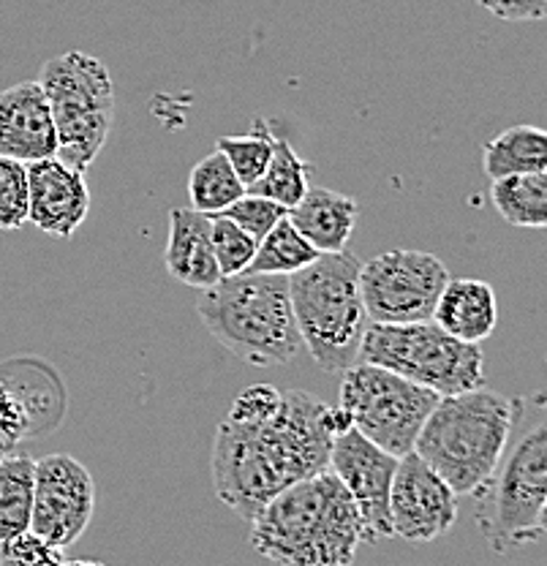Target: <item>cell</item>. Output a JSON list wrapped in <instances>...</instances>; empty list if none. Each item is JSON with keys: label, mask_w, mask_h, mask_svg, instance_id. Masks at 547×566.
Segmentation results:
<instances>
[{"label": "cell", "mask_w": 547, "mask_h": 566, "mask_svg": "<svg viewBox=\"0 0 547 566\" xmlns=\"http://www.w3.org/2000/svg\"><path fill=\"white\" fill-rule=\"evenodd\" d=\"M349 428L344 411L299 389H243L215 430V495L251 523L286 488L327 471L335 436Z\"/></svg>", "instance_id": "obj_1"}, {"label": "cell", "mask_w": 547, "mask_h": 566, "mask_svg": "<svg viewBox=\"0 0 547 566\" xmlns=\"http://www.w3.org/2000/svg\"><path fill=\"white\" fill-rule=\"evenodd\" d=\"M251 545L275 566H351L362 517L333 471L286 488L256 512Z\"/></svg>", "instance_id": "obj_2"}, {"label": "cell", "mask_w": 547, "mask_h": 566, "mask_svg": "<svg viewBox=\"0 0 547 566\" xmlns=\"http://www.w3.org/2000/svg\"><path fill=\"white\" fill-rule=\"evenodd\" d=\"M547 409L545 395L517 398L515 424L491 485L476 495L474 523L493 553H512L545 536Z\"/></svg>", "instance_id": "obj_3"}, {"label": "cell", "mask_w": 547, "mask_h": 566, "mask_svg": "<svg viewBox=\"0 0 547 566\" xmlns=\"http://www.w3.org/2000/svg\"><path fill=\"white\" fill-rule=\"evenodd\" d=\"M517 398L469 389L444 395L433 406L414 441V452L452 488V493L480 495L491 485L515 424Z\"/></svg>", "instance_id": "obj_4"}, {"label": "cell", "mask_w": 547, "mask_h": 566, "mask_svg": "<svg viewBox=\"0 0 547 566\" xmlns=\"http://www.w3.org/2000/svg\"><path fill=\"white\" fill-rule=\"evenodd\" d=\"M197 314L215 340L245 363L281 365L303 352L294 322L290 279L240 273L202 289Z\"/></svg>", "instance_id": "obj_5"}, {"label": "cell", "mask_w": 547, "mask_h": 566, "mask_svg": "<svg viewBox=\"0 0 547 566\" xmlns=\"http://www.w3.org/2000/svg\"><path fill=\"white\" fill-rule=\"evenodd\" d=\"M360 259L349 251L319 253L290 275V297L303 346L325 374H346L360 363L368 316L360 297Z\"/></svg>", "instance_id": "obj_6"}, {"label": "cell", "mask_w": 547, "mask_h": 566, "mask_svg": "<svg viewBox=\"0 0 547 566\" xmlns=\"http://www.w3.org/2000/svg\"><path fill=\"white\" fill-rule=\"evenodd\" d=\"M36 82L55 123V158L85 175L115 123V87L107 66L87 52L69 50L50 57Z\"/></svg>", "instance_id": "obj_7"}, {"label": "cell", "mask_w": 547, "mask_h": 566, "mask_svg": "<svg viewBox=\"0 0 547 566\" xmlns=\"http://www.w3.org/2000/svg\"><path fill=\"white\" fill-rule=\"evenodd\" d=\"M360 363L392 370L441 398L485 387V354L480 346L452 338L433 322L368 324Z\"/></svg>", "instance_id": "obj_8"}, {"label": "cell", "mask_w": 547, "mask_h": 566, "mask_svg": "<svg viewBox=\"0 0 547 566\" xmlns=\"http://www.w3.org/2000/svg\"><path fill=\"white\" fill-rule=\"evenodd\" d=\"M439 398L441 395L411 385L392 370L357 363L340 381L338 409L370 444L403 458L414 452L417 436Z\"/></svg>", "instance_id": "obj_9"}, {"label": "cell", "mask_w": 547, "mask_h": 566, "mask_svg": "<svg viewBox=\"0 0 547 566\" xmlns=\"http://www.w3.org/2000/svg\"><path fill=\"white\" fill-rule=\"evenodd\" d=\"M450 281L436 253L398 248L360 264V297L370 324L431 322Z\"/></svg>", "instance_id": "obj_10"}, {"label": "cell", "mask_w": 547, "mask_h": 566, "mask_svg": "<svg viewBox=\"0 0 547 566\" xmlns=\"http://www.w3.org/2000/svg\"><path fill=\"white\" fill-rule=\"evenodd\" d=\"M93 510L96 485L80 460L61 452L36 460L31 534L57 551H66L91 526Z\"/></svg>", "instance_id": "obj_11"}, {"label": "cell", "mask_w": 547, "mask_h": 566, "mask_svg": "<svg viewBox=\"0 0 547 566\" xmlns=\"http://www.w3.org/2000/svg\"><path fill=\"white\" fill-rule=\"evenodd\" d=\"M396 469L398 458L370 444L355 428L335 436L333 450H329V471L338 476L340 485L357 504L368 545L392 536L390 488Z\"/></svg>", "instance_id": "obj_12"}, {"label": "cell", "mask_w": 547, "mask_h": 566, "mask_svg": "<svg viewBox=\"0 0 547 566\" xmlns=\"http://www.w3.org/2000/svg\"><path fill=\"white\" fill-rule=\"evenodd\" d=\"M457 521V495L417 452L398 458L390 488L392 536L414 545L439 539Z\"/></svg>", "instance_id": "obj_13"}, {"label": "cell", "mask_w": 547, "mask_h": 566, "mask_svg": "<svg viewBox=\"0 0 547 566\" xmlns=\"http://www.w3.org/2000/svg\"><path fill=\"white\" fill-rule=\"evenodd\" d=\"M28 172V223L50 238L69 240L85 223L91 210V188L85 175L57 161L25 164Z\"/></svg>", "instance_id": "obj_14"}, {"label": "cell", "mask_w": 547, "mask_h": 566, "mask_svg": "<svg viewBox=\"0 0 547 566\" xmlns=\"http://www.w3.org/2000/svg\"><path fill=\"white\" fill-rule=\"evenodd\" d=\"M55 150V123L39 82H20L0 91V156L33 164L52 158Z\"/></svg>", "instance_id": "obj_15"}, {"label": "cell", "mask_w": 547, "mask_h": 566, "mask_svg": "<svg viewBox=\"0 0 547 566\" xmlns=\"http://www.w3.org/2000/svg\"><path fill=\"white\" fill-rule=\"evenodd\" d=\"M164 264H167V273L182 286L210 289L221 281L213 238H210V216L191 208H175L169 212Z\"/></svg>", "instance_id": "obj_16"}, {"label": "cell", "mask_w": 547, "mask_h": 566, "mask_svg": "<svg viewBox=\"0 0 547 566\" xmlns=\"http://www.w3.org/2000/svg\"><path fill=\"white\" fill-rule=\"evenodd\" d=\"M431 322L463 344H476L491 338L498 324V300L487 281L457 279L446 281L441 289Z\"/></svg>", "instance_id": "obj_17"}, {"label": "cell", "mask_w": 547, "mask_h": 566, "mask_svg": "<svg viewBox=\"0 0 547 566\" xmlns=\"http://www.w3.org/2000/svg\"><path fill=\"white\" fill-rule=\"evenodd\" d=\"M357 216H360V205L329 188H308L305 197L286 210L292 227L319 253L346 251Z\"/></svg>", "instance_id": "obj_18"}, {"label": "cell", "mask_w": 547, "mask_h": 566, "mask_svg": "<svg viewBox=\"0 0 547 566\" xmlns=\"http://www.w3.org/2000/svg\"><path fill=\"white\" fill-rule=\"evenodd\" d=\"M482 167L491 180L507 175L545 172L547 134L539 126H509L482 147Z\"/></svg>", "instance_id": "obj_19"}, {"label": "cell", "mask_w": 547, "mask_h": 566, "mask_svg": "<svg viewBox=\"0 0 547 566\" xmlns=\"http://www.w3.org/2000/svg\"><path fill=\"white\" fill-rule=\"evenodd\" d=\"M36 460L9 450L0 458V545L31 531Z\"/></svg>", "instance_id": "obj_20"}, {"label": "cell", "mask_w": 547, "mask_h": 566, "mask_svg": "<svg viewBox=\"0 0 547 566\" xmlns=\"http://www.w3.org/2000/svg\"><path fill=\"white\" fill-rule=\"evenodd\" d=\"M493 208L504 221L520 229H543L547 223V175H507L493 180Z\"/></svg>", "instance_id": "obj_21"}, {"label": "cell", "mask_w": 547, "mask_h": 566, "mask_svg": "<svg viewBox=\"0 0 547 566\" xmlns=\"http://www.w3.org/2000/svg\"><path fill=\"white\" fill-rule=\"evenodd\" d=\"M311 172H314V167L299 158V153L294 150L292 142L286 139L284 134L273 132V156H270L267 169H264V175L259 177L245 193L273 199L281 208L290 210L305 197V191H308Z\"/></svg>", "instance_id": "obj_22"}, {"label": "cell", "mask_w": 547, "mask_h": 566, "mask_svg": "<svg viewBox=\"0 0 547 566\" xmlns=\"http://www.w3.org/2000/svg\"><path fill=\"white\" fill-rule=\"evenodd\" d=\"M316 259H319V251L292 227L290 218H281V221L259 240L254 262L249 264L245 273L284 275V279H290V275L308 268Z\"/></svg>", "instance_id": "obj_23"}, {"label": "cell", "mask_w": 547, "mask_h": 566, "mask_svg": "<svg viewBox=\"0 0 547 566\" xmlns=\"http://www.w3.org/2000/svg\"><path fill=\"white\" fill-rule=\"evenodd\" d=\"M245 193V186L238 180L234 169L223 158V153H210L188 175V199L191 210L204 216H219Z\"/></svg>", "instance_id": "obj_24"}, {"label": "cell", "mask_w": 547, "mask_h": 566, "mask_svg": "<svg viewBox=\"0 0 547 566\" xmlns=\"http://www.w3.org/2000/svg\"><path fill=\"white\" fill-rule=\"evenodd\" d=\"M215 150L223 153L229 167L234 169L238 180L243 182L245 191L264 175L270 156H273V128L270 120L256 117L249 134H234V137H221L215 142Z\"/></svg>", "instance_id": "obj_25"}, {"label": "cell", "mask_w": 547, "mask_h": 566, "mask_svg": "<svg viewBox=\"0 0 547 566\" xmlns=\"http://www.w3.org/2000/svg\"><path fill=\"white\" fill-rule=\"evenodd\" d=\"M210 238H213V253L215 264L221 270V279L245 273L249 264L254 262L259 240L251 238L249 232H243L238 223L229 221L221 212L219 216H210Z\"/></svg>", "instance_id": "obj_26"}, {"label": "cell", "mask_w": 547, "mask_h": 566, "mask_svg": "<svg viewBox=\"0 0 547 566\" xmlns=\"http://www.w3.org/2000/svg\"><path fill=\"white\" fill-rule=\"evenodd\" d=\"M28 223L25 164L0 156V229L14 232Z\"/></svg>", "instance_id": "obj_27"}, {"label": "cell", "mask_w": 547, "mask_h": 566, "mask_svg": "<svg viewBox=\"0 0 547 566\" xmlns=\"http://www.w3.org/2000/svg\"><path fill=\"white\" fill-rule=\"evenodd\" d=\"M33 430H36V417L25 395L0 376V444L6 450H14L22 439H31Z\"/></svg>", "instance_id": "obj_28"}, {"label": "cell", "mask_w": 547, "mask_h": 566, "mask_svg": "<svg viewBox=\"0 0 547 566\" xmlns=\"http://www.w3.org/2000/svg\"><path fill=\"white\" fill-rule=\"evenodd\" d=\"M229 221L238 223L243 232H249L254 240H262L281 218H286V208H281L273 199L256 197V193H243L238 202L229 205L227 210L221 212Z\"/></svg>", "instance_id": "obj_29"}, {"label": "cell", "mask_w": 547, "mask_h": 566, "mask_svg": "<svg viewBox=\"0 0 547 566\" xmlns=\"http://www.w3.org/2000/svg\"><path fill=\"white\" fill-rule=\"evenodd\" d=\"M63 551L46 545L36 534L25 531V534L14 536L11 542L0 545V566H61Z\"/></svg>", "instance_id": "obj_30"}, {"label": "cell", "mask_w": 547, "mask_h": 566, "mask_svg": "<svg viewBox=\"0 0 547 566\" xmlns=\"http://www.w3.org/2000/svg\"><path fill=\"white\" fill-rule=\"evenodd\" d=\"M504 22H539L547 17V0H476Z\"/></svg>", "instance_id": "obj_31"}, {"label": "cell", "mask_w": 547, "mask_h": 566, "mask_svg": "<svg viewBox=\"0 0 547 566\" xmlns=\"http://www.w3.org/2000/svg\"><path fill=\"white\" fill-rule=\"evenodd\" d=\"M61 566H107V564H102V562H87V558H74V562H66V558H63Z\"/></svg>", "instance_id": "obj_32"}, {"label": "cell", "mask_w": 547, "mask_h": 566, "mask_svg": "<svg viewBox=\"0 0 547 566\" xmlns=\"http://www.w3.org/2000/svg\"><path fill=\"white\" fill-rule=\"evenodd\" d=\"M6 452H9V450H6V447H3V444H0V458H3V455H6Z\"/></svg>", "instance_id": "obj_33"}]
</instances>
